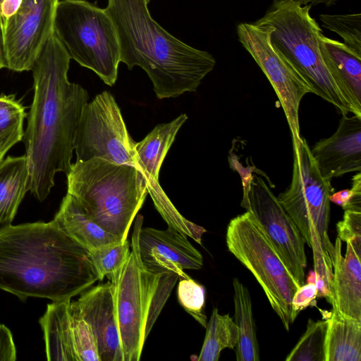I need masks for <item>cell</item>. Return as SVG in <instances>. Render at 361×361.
Returning <instances> with one entry per match:
<instances>
[{"label":"cell","mask_w":361,"mask_h":361,"mask_svg":"<svg viewBox=\"0 0 361 361\" xmlns=\"http://www.w3.org/2000/svg\"><path fill=\"white\" fill-rule=\"evenodd\" d=\"M250 212L263 228L285 265L300 286L305 283V240L270 186L254 173L248 194Z\"/></svg>","instance_id":"4fadbf2b"},{"label":"cell","mask_w":361,"mask_h":361,"mask_svg":"<svg viewBox=\"0 0 361 361\" xmlns=\"http://www.w3.org/2000/svg\"><path fill=\"white\" fill-rule=\"evenodd\" d=\"M187 237L171 226L159 230L142 226L137 247L144 268L154 274L171 272L179 279L190 278L184 269H200L203 257Z\"/></svg>","instance_id":"5bb4252c"},{"label":"cell","mask_w":361,"mask_h":361,"mask_svg":"<svg viewBox=\"0 0 361 361\" xmlns=\"http://www.w3.org/2000/svg\"><path fill=\"white\" fill-rule=\"evenodd\" d=\"M29 171L25 154L7 157L0 162V226L11 224L28 191Z\"/></svg>","instance_id":"44dd1931"},{"label":"cell","mask_w":361,"mask_h":361,"mask_svg":"<svg viewBox=\"0 0 361 361\" xmlns=\"http://www.w3.org/2000/svg\"><path fill=\"white\" fill-rule=\"evenodd\" d=\"M143 216L134 224L131 251L126 262L106 276L112 285L123 361H138L145 342L179 276L171 272L154 274L140 261L137 233Z\"/></svg>","instance_id":"8992f818"},{"label":"cell","mask_w":361,"mask_h":361,"mask_svg":"<svg viewBox=\"0 0 361 361\" xmlns=\"http://www.w3.org/2000/svg\"><path fill=\"white\" fill-rule=\"evenodd\" d=\"M71 59L54 33L32 69L34 96L23 140L28 191L39 201L50 193L55 175L71 169L75 131L89 99L84 87L68 79Z\"/></svg>","instance_id":"6da1fadb"},{"label":"cell","mask_w":361,"mask_h":361,"mask_svg":"<svg viewBox=\"0 0 361 361\" xmlns=\"http://www.w3.org/2000/svg\"><path fill=\"white\" fill-rule=\"evenodd\" d=\"M97 281L90 252L54 220L0 229V288L20 300L71 299Z\"/></svg>","instance_id":"7a4b0ae2"},{"label":"cell","mask_w":361,"mask_h":361,"mask_svg":"<svg viewBox=\"0 0 361 361\" xmlns=\"http://www.w3.org/2000/svg\"><path fill=\"white\" fill-rule=\"evenodd\" d=\"M16 360V349L11 331L4 324H0V360Z\"/></svg>","instance_id":"d590c367"},{"label":"cell","mask_w":361,"mask_h":361,"mask_svg":"<svg viewBox=\"0 0 361 361\" xmlns=\"http://www.w3.org/2000/svg\"><path fill=\"white\" fill-rule=\"evenodd\" d=\"M338 237L345 243L349 239H361V210L345 209L343 219L336 225Z\"/></svg>","instance_id":"836d02e7"},{"label":"cell","mask_w":361,"mask_h":361,"mask_svg":"<svg viewBox=\"0 0 361 361\" xmlns=\"http://www.w3.org/2000/svg\"><path fill=\"white\" fill-rule=\"evenodd\" d=\"M238 328L228 314H221L214 308L206 326L203 345L198 361H218L225 348L234 349L238 341Z\"/></svg>","instance_id":"cb8c5ba5"},{"label":"cell","mask_w":361,"mask_h":361,"mask_svg":"<svg viewBox=\"0 0 361 361\" xmlns=\"http://www.w3.org/2000/svg\"><path fill=\"white\" fill-rule=\"evenodd\" d=\"M311 8L298 0H274L265 14L254 23L272 28L273 46L313 94L333 104L342 115L353 114L323 60L319 43L322 30L311 16Z\"/></svg>","instance_id":"52a82bcc"},{"label":"cell","mask_w":361,"mask_h":361,"mask_svg":"<svg viewBox=\"0 0 361 361\" xmlns=\"http://www.w3.org/2000/svg\"><path fill=\"white\" fill-rule=\"evenodd\" d=\"M135 142L130 136L114 96L104 90L87 102L73 137L76 161L99 157L137 167Z\"/></svg>","instance_id":"30bf717a"},{"label":"cell","mask_w":361,"mask_h":361,"mask_svg":"<svg viewBox=\"0 0 361 361\" xmlns=\"http://www.w3.org/2000/svg\"><path fill=\"white\" fill-rule=\"evenodd\" d=\"M3 1H4V0H0V12H1V4H2Z\"/></svg>","instance_id":"ab89813d"},{"label":"cell","mask_w":361,"mask_h":361,"mask_svg":"<svg viewBox=\"0 0 361 361\" xmlns=\"http://www.w3.org/2000/svg\"><path fill=\"white\" fill-rule=\"evenodd\" d=\"M25 107L15 94H0V162L7 152L23 140Z\"/></svg>","instance_id":"d4e9b609"},{"label":"cell","mask_w":361,"mask_h":361,"mask_svg":"<svg viewBox=\"0 0 361 361\" xmlns=\"http://www.w3.org/2000/svg\"><path fill=\"white\" fill-rule=\"evenodd\" d=\"M302 5L317 6L319 4H324L329 7L336 4L337 0H298Z\"/></svg>","instance_id":"74e56055"},{"label":"cell","mask_w":361,"mask_h":361,"mask_svg":"<svg viewBox=\"0 0 361 361\" xmlns=\"http://www.w3.org/2000/svg\"><path fill=\"white\" fill-rule=\"evenodd\" d=\"M187 119L188 116L181 114L170 122L156 126L140 142L135 143L134 149L137 167L147 182L159 181L164 159Z\"/></svg>","instance_id":"d6986e66"},{"label":"cell","mask_w":361,"mask_h":361,"mask_svg":"<svg viewBox=\"0 0 361 361\" xmlns=\"http://www.w3.org/2000/svg\"><path fill=\"white\" fill-rule=\"evenodd\" d=\"M3 68H6L4 44H3V35L2 30L0 24V70Z\"/></svg>","instance_id":"f35d334b"},{"label":"cell","mask_w":361,"mask_h":361,"mask_svg":"<svg viewBox=\"0 0 361 361\" xmlns=\"http://www.w3.org/2000/svg\"><path fill=\"white\" fill-rule=\"evenodd\" d=\"M147 190L150 194L154 206L168 226L190 237L199 244H202V236L206 230L182 216L169 197L166 196L159 181L147 182Z\"/></svg>","instance_id":"484cf974"},{"label":"cell","mask_w":361,"mask_h":361,"mask_svg":"<svg viewBox=\"0 0 361 361\" xmlns=\"http://www.w3.org/2000/svg\"><path fill=\"white\" fill-rule=\"evenodd\" d=\"M226 240L228 250L252 274L288 331L294 322L292 299L300 286L260 224L247 211L230 221Z\"/></svg>","instance_id":"9c48e42d"},{"label":"cell","mask_w":361,"mask_h":361,"mask_svg":"<svg viewBox=\"0 0 361 361\" xmlns=\"http://www.w3.org/2000/svg\"><path fill=\"white\" fill-rule=\"evenodd\" d=\"M130 252V243L128 239L90 252L100 281L108 274L116 271L126 262Z\"/></svg>","instance_id":"f546056e"},{"label":"cell","mask_w":361,"mask_h":361,"mask_svg":"<svg viewBox=\"0 0 361 361\" xmlns=\"http://www.w3.org/2000/svg\"><path fill=\"white\" fill-rule=\"evenodd\" d=\"M325 343V361L361 360V321L332 310Z\"/></svg>","instance_id":"7402d4cb"},{"label":"cell","mask_w":361,"mask_h":361,"mask_svg":"<svg viewBox=\"0 0 361 361\" xmlns=\"http://www.w3.org/2000/svg\"><path fill=\"white\" fill-rule=\"evenodd\" d=\"M228 161L231 169L237 171L241 177L243 195L240 205L248 211L250 209L248 194L250 190L252 175L254 174L253 173L255 172L257 174H259L261 176L265 177L269 185H271L272 187L274 186L265 173L257 169L255 165L250 166L247 164L246 167H244L238 161V157L231 152L228 156Z\"/></svg>","instance_id":"1f68e13d"},{"label":"cell","mask_w":361,"mask_h":361,"mask_svg":"<svg viewBox=\"0 0 361 361\" xmlns=\"http://www.w3.org/2000/svg\"><path fill=\"white\" fill-rule=\"evenodd\" d=\"M54 34L71 59L94 72L107 85L115 84L120 47L115 26L105 8L85 0L59 1Z\"/></svg>","instance_id":"ba28073f"},{"label":"cell","mask_w":361,"mask_h":361,"mask_svg":"<svg viewBox=\"0 0 361 361\" xmlns=\"http://www.w3.org/2000/svg\"><path fill=\"white\" fill-rule=\"evenodd\" d=\"M328 318L314 321L310 319L307 329L288 355L286 361H325V343Z\"/></svg>","instance_id":"4316f807"},{"label":"cell","mask_w":361,"mask_h":361,"mask_svg":"<svg viewBox=\"0 0 361 361\" xmlns=\"http://www.w3.org/2000/svg\"><path fill=\"white\" fill-rule=\"evenodd\" d=\"M75 302L92 329L99 361H123L111 282L87 288Z\"/></svg>","instance_id":"9a60e30c"},{"label":"cell","mask_w":361,"mask_h":361,"mask_svg":"<svg viewBox=\"0 0 361 361\" xmlns=\"http://www.w3.org/2000/svg\"><path fill=\"white\" fill-rule=\"evenodd\" d=\"M311 153L322 176L331 180L361 171V117L343 115L336 132L316 142Z\"/></svg>","instance_id":"2e32d148"},{"label":"cell","mask_w":361,"mask_h":361,"mask_svg":"<svg viewBox=\"0 0 361 361\" xmlns=\"http://www.w3.org/2000/svg\"><path fill=\"white\" fill-rule=\"evenodd\" d=\"M317 287L314 282H308L300 286L292 299V316L295 319L298 314L310 305H316Z\"/></svg>","instance_id":"e575fe53"},{"label":"cell","mask_w":361,"mask_h":361,"mask_svg":"<svg viewBox=\"0 0 361 361\" xmlns=\"http://www.w3.org/2000/svg\"><path fill=\"white\" fill-rule=\"evenodd\" d=\"M322 26L338 35L344 44L361 56V15L358 13L322 14Z\"/></svg>","instance_id":"f1b7e54d"},{"label":"cell","mask_w":361,"mask_h":361,"mask_svg":"<svg viewBox=\"0 0 361 361\" xmlns=\"http://www.w3.org/2000/svg\"><path fill=\"white\" fill-rule=\"evenodd\" d=\"M147 3L149 4L150 0H146Z\"/></svg>","instance_id":"60d3db41"},{"label":"cell","mask_w":361,"mask_h":361,"mask_svg":"<svg viewBox=\"0 0 361 361\" xmlns=\"http://www.w3.org/2000/svg\"><path fill=\"white\" fill-rule=\"evenodd\" d=\"M23 0H4L1 6L0 12V24L1 30L6 24V21L20 8Z\"/></svg>","instance_id":"8d00e7d4"},{"label":"cell","mask_w":361,"mask_h":361,"mask_svg":"<svg viewBox=\"0 0 361 361\" xmlns=\"http://www.w3.org/2000/svg\"><path fill=\"white\" fill-rule=\"evenodd\" d=\"M53 220L89 252L120 241L92 221L75 197L68 192Z\"/></svg>","instance_id":"ffe728a7"},{"label":"cell","mask_w":361,"mask_h":361,"mask_svg":"<svg viewBox=\"0 0 361 361\" xmlns=\"http://www.w3.org/2000/svg\"><path fill=\"white\" fill-rule=\"evenodd\" d=\"M293 164L289 187L277 197L313 253L317 297L329 302L334 245L329 235L331 180L324 178L304 137L293 143Z\"/></svg>","instance_id":"5b68a950"},{"label":"cell","mask_w":361,"mask_h":361,"mask_svg":"<svg viewBox=\"0 0 361 361\" xmlns=\"http://www.w3.org/2000/svg\"><path fill=\"white\" fill-rule=\"evenodd\" d=\"M178 299L183 309L198 323L206 328L207 320L204 312L205 290L191 278L180 279Z\"/></svg>","instance_id":"4dcf8cb0"},{"label":"cell","mask_w":361,"mask_h":361,"mask_svg":"<svg viewBox=\"0 0 361 361\" xmlns=\"http://www.w3.org/2000/svg\"><path fill=\"white\" fill-rule=\"evenodd\" d=\"M345 243L343 257L341 239L337 237L335 240L329 303L339 314L361 321V239Z\"/></svg>","instance_id":"e0dca14e"},{"label":"cell","mask_w":361,"mask_h":361,"mask_svg":"<svg viewBox=\"0 0 361 361\" xmlns=\"http://www.w3.org/2000/svg\"><path fill=\"white\" fill-rule=\"evenodd\" d=\"M146 0H108L121 62L142 68L159 99L195 92L216 65L214 56L176 38L151 16Z\"/></svg>","instance_id":"3957f363"},{"label":"cell","mask_w":361,"mask_h":361,"mask_svg":"<svg viewBox=\"0 0 361 361\" xmlns=\"http://www.w3.org/2000/svg\"><path fill=\"white\" fill-rule=\"evenodd\" d=\"M67 176V192L97 225L120 241L128 239L133 221L148 193L135 166L99 157L76 161Z\"/></svg>","instance_id":"277c9868"},{"label":"cell","mask_w":361,"mask_h":361,"mask_svg":"<svg viewBox=\"0 0 361 361\" xmlns=\"http://www.w3.org/2000/svg\"><path fill=\"white\" fill-rule=\"evenodd\" d=\"M59 0H23L2 29L6 68L32 71L44 45L54 33Z\"/></svg>","instance_id":"7c38bea8"},{"label":"cell","mask_w":361,"mask_h":361,"mask_svg":"<svg viewBox=\"0 0 361 361\" xmlns=\"http://www.w3.org/2000/svg\"><path fill=\"white\" fill-rule=\"evenodd\" d=\"M235 320L238 328V341L235 346L237 361H259V349L256 336L252 301L248 289L238 279L233 281Z\"/></svg>","instance_id":"603a6c76"},{"label":"cell","mask_w":361,"mask_h":361,"mask_svg":"<svg viewBox=\"0 0 361 361\" xmlns=\"http://www.w3.org/2000/svg\"><path fill=\"white\" fill-rule=\"evenodd\" d=\"M351 189H345L329 196L330 202L341 206L343 210H361V173L357 172L352 179Z\"/></svg>","instance_id":"d6a6232c"},{"label":"cell","mask_w":361,"mask_h":361,"mask_svg":"<svg viewBox=\"0 0 361 361\" xmlns=\"http://www.w3.org/2000/svg\"><path fill=\"white\" fill-rule=\"evenodd\" d=\"M66 310L77 361H99L92 329L82 316L76 302L67 300Z\"/></svg>","instance_id":"83f0119b"},{"label":"cell","mask_w":361,"mask_h":361,"mask_svg":"<svg viewBox=\"0 0 361 361\" xmlns=\"http://www.w3.org/2000/svg\"><path fill=\"white\" fill-rule=\"evenodd\" d=\"M236 31L239 42L274 88L288 121L292 142L300 140V104L306 94L312 93V90L273 46L271 27L254 22L241 23L237 25Z\"/></svg>","instance_id":"8fae6325"},{"label":"cell","mask_w":361,"mask_h":361,"mask_svg":"<svg viewBox=\"0 0 361 361\" xmlns=\"http://www.w3.org/2000/svg\"><path fill=\"white\" fill-rule=\"evenodd\" d=\"M323 60L353 115L361 117V56L340 41L319 35Z\"/></svg>","instance_id":"ac0fdd59"}]
</instances>
